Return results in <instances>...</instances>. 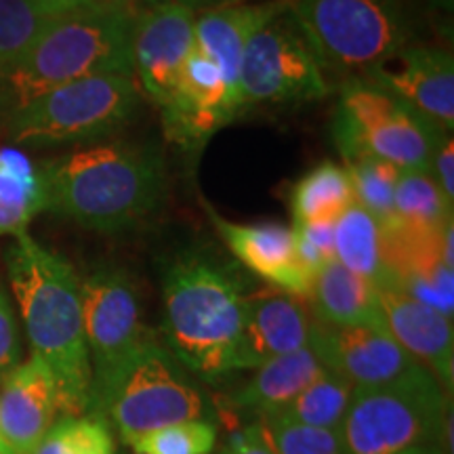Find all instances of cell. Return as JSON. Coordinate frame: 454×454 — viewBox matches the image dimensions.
<instances>
[{
  "label": "cell",
  "mask_w": 454,
  "mask_h": 454,
  "mask_svg": "<svg viewBox=\"0 0 454 454\" xmlns=\"http://www.w3.org/2000/svg\"><path fill=\"white\" fill-rule=\"evenodd\" d=\"M4 263L32 354L47 364L57 383L61 417L87 414L90 362L76 271L27 231L13 238Z\"/></svg>",
  "instance_id": "6da1fadb"
},
{
  "label": "cell",
  "mask_w": 454,
  "mask_h": 454,
  "mask_svg": "<svg viewBox=\"0 0 454 454\" xmlns=\"http://www.w3.org/2000/svg\"><path fill=\"white\" fill-rule=\"evenodd\" d=\"M38 168L47 185V211L98 234L130 230L167 196V162L154 144L78 147Z\"/></svg>",
  "instance_id": "7a4b0ae2"
},
{
  "label": "cell",
  "mask_w": 454,
  "mask_h": 454,
  "mask_svg": "<svg viewBox=\"0 0 454 454\" xmlns=\"http://www.w3.org/2000/svg\"><path fill=\"white\" fill-rule=\"evenodd\" d=\"M167 349L202 381L238 372L248 293L242 278L213 254L187 251L164 274Z\"/></svg>",
  "instance_id": "3957f363"
},
{
  "label": "cell",
  "mask_w": 454,
  "mask_h": 454,
  "mask_svg": "<svg viewBox=\"0 0 454 454\" xmlns=\"http://www.w3.org/2000/svg\"><path fill=\"white\" fill-rule=\"evenodd\" d=\"M133 13L76 9L57 15L32 49L0 78V107L20 106L61 87L101 74L133 78Z\"/></svg>",
  "instance_id": "277c9868"
},
{
  "label": "cell",
  "mask_w": 454,
  "mask_h": 454,
  "mask_svg": "<svg viewBox=\"0 0 454 454\" xmlns=\"http://www.w3.org/2000/svg\"><path fill=\"white\" fill-rule=\"evenodd\" d=\"M291 11L325 76L339 84L417 43L411 0H291Z\"/></svg>",
  "instance_id": "5b68a950"
},
{
  "label": "cell",
  "mask_w": 454,
  "mask_h": 454,
  "mask_svg": "<svg viewBox=\"0 0 454 454\" xmlns=\"http://www.w3.org/2000/svg\"><path fill=\"white\" fill-rule=\"evenodd\" d=\"M444 423V389L419 364L389 383L354 387L339 438L345 454H402L440 446Z\"/></svg>",
  "instance_id": "8992f818"
},
{
  "label": "cell",
  "mask_w": 454,
  "mask_h": 454,
  "mask_svg": "<svg viewBox=\"0 0 454 454\" xmlns=\"http://www.w3.org/2000/svg\"><path fill=\"white\" fill-rule=\"evenodd\" d=\"M87 412L104 419L124 444H133L164 425L204 419L207 400L194 374L152 339L124 362Z\"/></svg>",
  "instance_id": "52a82bcc"
},
{
  "label": "cell",
  "mask_w": 454,
  "mask_h": 454,
  "mask_svg": "<svg viewBox=\"0 0 454 454\" xmlns=\"http://www.w3.org/2000/svg\"><path fill=\"white\" fill-rule=\"evenodd\" d=\"M139 104L135 78L89 76L51 89L7 114V133L17 145L89 144L129 124Z\"/></svg>",
  "instance_id": "ba28073f"
},
{
  "label": "cell",
  "mask_w": 454,
  "mask_h": 454,
  "mask_svg": "<svg viewBox=\"0 0 454 454\" xmlns=\"http://www.w3.org/2000/svg\"><path fill=\"white\" fill-rule=\"evenodd\" d=\"M440 130L364 78L339 84L333 139L345 162L379 158L397 168H427Z\"/></svg>",
  "instance_id": "9c48e42d"
},
{
  "label": "cell",
  "mask_w": 454,
  "mask_h": 454,
  "mask_svg": "<svg viewBox=\"0 0 454 454\" xmlns=\"http://www.w3.org/2000/svg\"><path fill=\"white\" fill-rule=\"evenodd\" d=\"M242 112L253 106H299L328 98L333 84L317 64L291 4L248 38L240 64Z\"/></svg>",
  "instance_id": "30bf717a"
},
{
  "label": "cell",
  "mask_w": 454,
  "mask_h": 454,
  "mask_svg": "<svg viewBox=\"0 0 454 454\" xmlns=\"http://www.w3.org/2000/svg\"><path fill=\"white\" fill-rule=\"evenodd\" d=\"M81 299L90 362V406L124 362L154 334L141 322L137 291L122 270H95L81 280Z\"/></svg>",
  "instance_id": "8fae6325"
},
{
  "label": "cell",
  "mask_w": 454,
  "mask_h": 454,
  "mask_svg": "<svg viewBox=\"0 0 454 454\" xmlns=\"http://www.w3.org/2000/svg\"><path fill=\"white\" fill-rule=\"evenodd\" d=\"M196 51V13L179 3L139 11L133 20V78L152 104H167Z\"/></svg>",
  "instance_id": "7c38bea8"
},
{
  "label": "cell",
  "mask_w": 454,
  "mask_h": 454,
  "mask_svg": "<svg viewBox=\"0 0 454 454\" xmlns=\"http://www.w3.org/2000/svg\"><path fill=\"white\" fill-rule=\"evenodd\" d=\"M362 78L421 114L440 133L454 130V61L450 51L411 43Z\"/></svg>",
  "instance_id": "4fadbf2b"
},
{
  "label": "cell",
  "mask_w": 454,
  "mask_h": 454,
  "mask_svg": "<svg viewBox=\"0 0 454 454\" xmlns=\"http://www.w3.org/2000/svg\"><path fill=\"white\" fill-rule=\"evenodd\" d=\"M160 114L164 135L170 144L196 152L219 129L234 122L240 110L231 99L219 67L196 49Z\"/></svg>",
  "instance_id": "5bb4252c"
},
{
  "label": "cell",
  "mask_w": 454,
  "mask_h": 454,
  "mask_svg": "<svg viewBox=\"0 0 454 454\" xmlns=\"http://www.w3.org/2000/svg\"><path fill=\"white\" fill-rule=\"evenodd\" d=\"M309 348L322 366L348 379L354 387L389 383L419 366L385 328L331 326L314 317Z\"/></svg>",
  "instance_id": "9a60e30c"
},
{
  "label": "cell",
  "mask_w": 454,
  "mask_h": 454,
  "mask_svg": "<svg viewBox=\"0 0 454 454\" xmlns=\"http://www.w3.org/2000/svg\"><path fill=\"white\" fill-rule=\"evenodd\" d=\"M444 227V225H442ZM440 230H411L394 221L381 227L387 284L446 317L454 314V270L442 259Z\"/></svg>",
  "instance_id": "2e32d148"
},
{
  "label": "cell",
  "mask_w": 454,
  "mask_h": 454,
  "mask_svg": "<svg viewBox=\"0 0 454 454\" xmlns=\"http://www.w3.org/2000/svg\"><path fill=\"white\" fill-rule=\"evenodd\" d=\"M208 221H213L217 234L223 238L234 257L247 270L263 278L271 288L309 299L314 276L303 268L297 254L293 227L276 221H257V223H238L223 219L213 207L204 204Z\"/></svg>",
  "instance_id": "e0dca14e"
},
{
  "label": "cell",
  "mask_w": 454,
  "mask_h": 454,
  "mask_svg": "<svg viewBox=\"0 0 454 454\" xmlns=\"http://www.w3.org/2000/svg\"><path fill=\"white\" fill-rule=\"evenodd\" d=\"M59 417L53 374L30 354L0 381V442L9 454H32Z\"/></svg>",
  "instance_id": "ac0fdd59"
},
{
  "label": "cell",
  "mask_w": 454,
  "mask_h": 454,
  "mask_svg": "<svg viewBox=\"0 0 454 454\" xmlns=\"http://www.w3.org/2000/svg\"><path fill=\"white\" fill-rule=\"evenodd\" d=\"M314 316L305 299L282 293L278 288L248 293L238 371H251L271 357L309 348Z\"/></svg>",
  "instance_id": "d6986e66"
},
{
  "label": "cell",
  "mask_w": 454,
  "mask_h": 454,
  "mask_svg": "<svg viewBox=\"0 0 454 454\" xmlns=\"http://www.w3.org/2000/svg\"><path fill=\"white\" fill-rule=\"evenodd\" d=\"M379 309L383 328L400 348L438 379L442 389L454 383L452 317H446L421 301L395 288H379Z\"/></svg>",
  "instance_id": "ffe728a7"
},
{
  "label": "cell",
  "mask_w": 454,
  "mask_h": 454,
  "mask_svg": "<svg viewBox=\"0 0 454 454\" xmlns=\"http://www.w3.org/2000/svg\"><path fill=\"white\" fill-rule=\"evenodd\" d=\"M291 0H261V3H238L196 13V49L202 51L223 74L231 99L242 114L240 64L248 38L268 24L271 17L282 13Z\"/></svg>",
  "instance_id": "44dd1931"
},
{
  "label": "cell",
  "mask_w": 454,
  "mask_h": 454,
  "mask_svg": "<svg viewBox=\"0 0 454 454\" xmlns=\"http://www.w3.org/2000/svg\"><path fill=\"white\" fill-rule=\"evenodd\" d=\"M309 301L314 317L325 325L383 328L379 288L337 259L316 274Z\"/></svg>",
  "instance_id": "7402d4cb"
},
{
  "label": "cell",
  "mask_w": 454,
  "mask_h": 454,
  "mask_svg": "<svg viewBox=\"0 0 454 454\" xmlns=\"http://www.w3.org/2000/svg\"><path fill=\"white\" fill-rule=\"evenodd\" d=\"M254 371L257 372L251 381L231 395V406L265 419L293 402L325 371V366L314 349L305 348L293 354L271 357Z\"/></svg>",
  "instance_id": "603a6c76"
},
{
  "label": "cell",
  "mask_w": 454,
  "mask_h": 454,
  "mask_svg": "<svg viewBox=\"0 0 454 454\" xmlns=\"http://www.w3.org/2000/svg\"><path fill=\"white\" fill-rule=\"evenodd\" d=\"M41 168L17 150H0V236H20L38 213L47 211Z\"/></svg>",
  "instance_id": "cb8c5ba5"
},
{
  "label": "cell",
  "mask_w": 454,
  "mask_h": 454,
  "mask_svg": "<svg viewBox=\"0 0 454 454\" xmlns=\"http://www.w3.org/2000/svg\"><path fill=\"white\" fill-rule=\"evenodd\" d=\"M356 202L345 164L325 160L293 185L294 223H334Z\"/></svg>",
  "instance_id": "d4e9b609"
},
{
  "label": "cell",
  "mask_w": 454,
  "mask_h": 454,
  "mask_svg": "<svg viewBox=\"0 0 454 454\" xmlns=\"http://www.w3.org/2000/svg\"><path fill=\"white\" fill-rule=\"evenodd\" d=\"M334 259L377 288L387 284L381 225L357 202L334 221Z\"/></svg>",
  "instance_id": "484cf974"
},
{
  "label": "cell",
  "mask_w": 454,
  "mask_h": 454,
  "mask_svg": "<svg viewBox=\"0 0 454 454\" xmlns=\"http://www.w3.org/2000/svg\"><path fill=\"white\" fill-rule=\"evenodd\" d=\"M351 394H354V385L348 379L325 368L293 402L265 419H280V421L303 425V427L339 431L348 412Z\"/></svg>",
  "instance_id": "4316f807"
},
{
  "label": "cell",
  "mask_w": 454,
  "mask_h": 454,
  "mask_svg": "<svg viewBox=\"0 0 454 454\" xmlns=\"http://www.w3.org/2000/svg\"><path fill=\"white\" fill-rule=\"evenodd\" d=\"M395 221L411 230H440L452 219V207L442 196L427 168H406L395 187Z\"/></svg>",
  "instance_id": "83f0119b"
},
{
  "label": "cell",
  "mask_w": 454,
  "mask_h": 454,
  "mask_svg": "<svg viewBox=\"0 0 454 454\" xmlns=\"http://www.w3.org/2000/svg\"><path fill=\"white\" fill-rule=\"evenodd\" d=\"M38 0H0V78H4L55 20Z\"/></svg>",
  "instance_id": "f1b7e54d"
},
{
  "label": "cell",
  "mask_w": 454,
  "mask_h": 454,
  "mask_svg": "<svg viewBox=\"0 0 454 454\" xmlns=\"http://www.w3.org/2000/svg\"><path fill=\"white\" fill-rule=\"evenodd\" d=\"M345 168L349 173L356 202L366 208L381 227L394 223L395 187L402 168L379 158H356L345 162Z\"/></svg>",
  "instance_id": "f546056e"
},
{
  "label": "cell",
  "mask_w": 454,
  "mask_h": 454,
  "mask_svg": "<svg viewBox=\"0 0 454 454\" xmlns=\"http://www.w3.org/2000/svg\"><path fill=\"white\" fill-rule=\"evenodd\" d=\"M32 454H116L114 431L95 414H64Z\"/></svg>",
  "instance_id": "4dcf8cb0"
},
{
  "label": "cell",
  "mask_w": 454,
  "mask_h": 454,
  "mask_svg": "<svg viewBox=\"0 0 454 454\" xmlns=\"http://www.w3.org/2000/svg\"><path fill=\"white\" fill-rule=\"evenodd\" d=\"M217 444V427L207 419L164 425L135 440L139 454H211Z\"/></svg>",
  "instance_id": "1f68e13d"
},
{
  "label": "cell",
  "mask_w": 454,
  "mask_h": 454,
  "mask_svg": "<svg viewBox=\"0 0 454 454\" xmlns=\"http://www.w3.org/2000/svg\"><path fill=\"white\" fill-rule=\"evenodd\" d=\"M276 454H345L339 431L303 427L280 421V419H263Z\"/></svg>",
  "instance_id": "d6a6232c"
},
{
  "label": "cell",
  "mask_w": 454,
  "mask_h": 454,
  "mask_svg": "<svg viewBox=\"0 0 454 454\" xmlns=\"http://www.w3.org/2000/svg\"><path fill=\"white\" fill-rule=\"evenodd\" d=\"M297 254L303 268L316 278L334 261V223H293Z\"/></svg>",
  "instance_id": "836d02e7"
},
{
  "label": "cell",
  "mask_w": 454,
  "mask_h": 454,
  "mask_svg": "<svg viewBox=\"0 0 454 454\" xmlns=\"http://www.w3.org/2000/svg\"><path fill=\"white\" fill-rule=\"evenodd\" d=\"M21 362V334L13 297L0 284V381Z\"/></svg>",
  "instance_id": "e575fe53"
},
{
  "label": "cell",
  "mask_w": 454,
  "mask_h": 454,
  "mask_svg": "<svg viewBox=\"0 0 454 454\" xmlns=\"http://www.w3.org/2000/svg\"><path fill=\"white\" fill-rule=\"evenodd\" d=\"M431 177L438 184L448 207H454V139L452 133H442L429 164Z\"/></svg>",
  "instance_id": "d590c367"
},
{
  "label": "cell",
  "mask_w": 454,
  "mask_h": 454,
  "mask_svg": "<svg viewBox=\"0 0 454 454\" xmlns=\"http://www.w3.org/2000/svg\"><path fill=\"white\" fill-rule=\"evenodd\" d=\"M223 454H276V448L271 444L265 423L254 421L231 435Z\"/></svg>",
  "instance_id": "8d00e7d4"
},
{
  "label": "cell",
  "mask_w": 454,
  "mask_h": 454,
  "mask_svg": "<svg viewBox=\"0 0 454 454\" xmlns=\"http://www.w3.org/2000/svg\"><path fill=\"white\" fill-rule=\"evenodd\" d=\"M81 9L110 11V13H133V0H76Z\"/></svg>",
  "instance_id": "74e56055"
},
{
  "label": "cell",
  "mask_w": 454,
  "mask_h": 454,
  "mask_svg": "<svg viewBox=\"0 0 454 454\" xmlns=\"http://www.w3.org/2000/svg\"><path fill=\"white\" fill-rule=\"evenodd\" d=\"M175 3L184 4L194 13H202V11L225 7V4H238V3H251V0H175Z\"/></svg>",
  "instance_id": "f35d334b"
},
{
  "label": "cell",
  "mask_w": 454,
  "mask_h": 454,
  "mask_svg": "<svg viewBox=\"0 0 454 454\" xmlns=\"http://www.w3.org/2000/svg\"><path fill=\"white\" fill-rule=\"evenodd\" d=\"M38 3H43L44 7H47L49 11H53L55 15H61V13H67V11L81 9V7H78L76 0H38Z\"/></svg>",
  "instance_id": "ab89813d"
},
{
  "label": "cell",
  "mask_w": 454,
  "mask_h": 454,
  "mask_svg": "<svg viewBox=\"0 0 454 454\" xmlns=\"http://www.w3.org/2000/svg\"><path fill=\"white\" fill-rule=\"evenodd\" d=\"M164 3H173V0H133V9L135 13H139V11L158 7V4H164Z\"/></svg>",
  "instance_id": "60d3db41"
},
{
  "label": "cell",
  "mask_w": 454,
  "mask_h": 454,
  "mask_svg": "<svg viewBox=\"0 0 454 454\" xmlns=\"http://www.w3.org/2000/svg\"><path fill=\"white\" fill-rule=\"evenodd\" d=\"M427 3H429V7L438 9L440 13L450 15L452 9H454V0H427Z\"/></svg>",
  "instance_id": "b9f144b4"
},
{
  "label": "cell",
  "mask_w": 454,
  "mask_h": 454,
  "mask_svg": "<svg viewBox=\"0 0 454 454\" xmlns=\"http://www.w3.org/2000/svg\"><path fill=\"white\" fill-rule=\"evenodd\" d=\"M402 454H444V450L435 444V446H419V448H412V450H406Z\"/></svg>",
  "instance_id": "7bdbcfd3"
},
{
  "label": "cell",
  "mask_w": 454,
  "mask_h": 454,
  "mask_svg": "<svg viewBox=\"0 0 454 454\" xmlns=\"http://www.w3.org/2000/svg\"><path fill=\"white\" fill-rule=\"evenodd\" d=\"M0 452H9V450H7V448H4V446H3V442H0Z\"/></svg>",
  "instance_id": "ee69618b"
},
{
  "label": "cell",
  "mask_w": 454,
  "mask_h": 454,
  "mask_svg": "<svg viewBox=\"0 0 454 454\" xmlns=\"http://www.w3.org/2000/svg\"><path fill=\"white\" fill-rule=\"evenodd\" d=\"M0 454H9V452H0Z\"/></svg>",
  "instance_id": "f6af8a7d"
}]
</instances>
